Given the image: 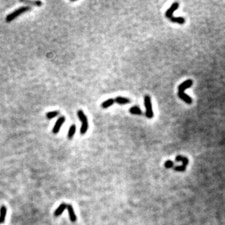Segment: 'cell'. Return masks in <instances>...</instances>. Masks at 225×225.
I'll use <instances>...</instances> for the list:
<instances>
[{"instance_id": "15", "label": "cell", "mask_w": 225, "mask_h": 225, "mask_svg": "<svg viewBox=\"0 0 225 225\" xmlns=\"http://www.w3.org/2000/svg\"><path fill=\"white\" fill-rule=\"evenodd\" d=\"M176 162H179V161H182V163H183V165L186 166L188 165V163H189V160H188L187 157H184V156H182V155H178L176 157Z\"/></svg>"}, {"instance_id": "19", "label": "cell", "mask_w": 225, "mask_h": 225, "mask_svg": "<svg viewBox=\"0 0 225 225\" xmlns=\"http://www.w3.org/2000/svg\"><path fill=\"white\" fill-rule=\"evenodd\" d=\"M186 166L184 165H180V166H176V167L173 168V169H174V170H176V171H179V172H183V171H185V170H186Z\"/></svg>"}, {"instance_id": "3", "label": "cell", "mask_w": 225, "mask_h": 225, "mask_svg": "<svg viewBox=\"0 0 225 225\" xmlns=\"http://www.w3.org/2000/svg\"><path fill=\"white\" fill-rule=\"evenodd\" d=\"M77 116L79 117V120L82 122V126L80 128V134L84 135L86 133L88 129V117L85 115V113L83 112L82 110H78L77 111Z\"/></svg>"}, {"instance_id": "13", "label": "cell", "mask_w": 225, "mask_h": 225, "mask_svg": "<svg viewBox=\"0 0 225 225\" xmlns=\"http://www.w3.org/2000/svg\"><path fill=\"white\" fill-rule=\"evenodd\" d=\"M129 111H130V114H137V115H142V114H143V112H142V109H141L139 108V107H137V106H135V107H131V108L130 109V110H129Z\"/></svg>"}, {"instance_id": "10", "label": "cell", "mask_w": 225, "mask_h": 225, "mask_svg": "<svg viewBox=\"0 0 225 225\" xmlns=\"http://www.w3.org/2000/svg\"><path fill=\"white\" fill-rule=\"evenodd\" d=\"M114 101L119 104H128V103H130V100L129 99V98H124V97L118 96L116 98H114Z\"/></svg>"}, {"instance_id": "4", "label": "cell", "mask_w": 225, "mask_h": 225, "mask_svg": "<svg viewBox=\"0 0 225 225\" xmlns=\"http://www.w3.org/2000/svg\"><path fill=\"white\" fill-rule=\"evenodd\" d=\"M144 105L146 107V113L145 115L147 118L151 119L154 116V113H153L152 110V106H151V98L148 95H146L144 96Z\"/></svg>"}, {"instance_id": "1", "label": "cell", "mask_w": 225, "mask_h": 225, "mask_svg": "<svg viewBox=\"0 0 225 225\" xmlns=\"http://www.w3.org/2000/svg\"><path fill=\"white\" fill-rule=\"evenodd\" d=\"M192 84H193V81H192V79H187V80L182 82V83L179 85V88H178V95H179V97L182 101H184L185 103H186V104H192V99L191 97H189V95L184 93V90L186 89H187V88H190L192 85Z\"/></svg>"}, {"instance_id": "9", "label": "cell", "mask_w": 225, "mask_h": 225, "mask_svg": "<svg viewBox=\"0 0 225 225\" xmlns=\"http://www.w3.org/2000/svg\"><path fill=\"white\" fill-rule=\"evenodd\" d=\"M67 204H66V203H61V205H60V206L58 207V208H57L56 210H55V214H54V215H55V217H59V216L61 215V214H62L63 212H64V210H65V208H67Z\"/></svg>"}, {"instance_id": "2", "label": "cell", "mask_w": 225, "mask_h": 225, "mask_svg": "<svg viewBox=\"0 0 225 225\" xmlns=\"http://www.w3.org/2000/svg\"><path fill=\"white\" fill-rule=\"evenodd\" d=\"M31 10H32V7H31L30 6H24V7H20L19 9L15 10L14 12H13V13H10V15H8L7 16V18H6V21H7V23H10V22L15 20L16 18L18 17L19 15H20L23 14V13H26V12L28 11H30Z\"/></svg>"}, {"instance_id": "14", "label": "cell", "mask_w": 225, "mask_h": 225, "mask_svg": "<svg viewBox=\"0 0 225 225\" xmlns=\"http://www.w3.org/2000/svg\"><path fill=\"white\" fill-rule=\"evenodd\" d=\"M114 102H115V101H114V98H109V99L107 100V101H105L104 102H103L102 104H101V107H102L103 109H107L108 108V107L112 106Z\"/></svg>"}, {"instance_id": "5", "label": "cell", "mask_w": 225, "mask_h": 225, "mask_svg": "<svg viewBox=\"0 0 225 225\" xmlns=\"http://www.w3.org/2000/svg\"><path fill=\"white\" fill-rule=\"evenodd\" d=\"M65 120L66 118L64 116H61V117H60L57 120L56 123H55V125H54L53 127V133L54 134H57V133L59 132L60 129H61V126L64 125Z\"/></svg>"}, {"instance_id": "12", "label": "cell", "mask_w": 225, "mask_h": 225, "mask_svg": "<svg viewBox=\"0 0 225 225\" xmlns=\"http://www.w3.org/2000/svg\"><path fill=\"white\" fill-rule=\"evenodd\" d=\"M169 20L172 22H174V23H179V24L182 25L185 23V19L183 17H174V16H172L169 18Z\"/></svg>"}, {"instance_id": "16", "label": "cell", "mask_w": 225, "mask_h": 225, "mask_svg": "<svg viewBox=\"0 0 225 225\" xmlns=\"http://www.w3.org/2000/svg\"><path fill=\"white\" fill-rule=\"evenodd\" d=\"M75 132H76V125H72L69 128V130L68 131V136H67V137H68L69 139H71L74 137Z\"/></svg>"}, {"instance_id": "11", "label": "cell", "mask_w": 225, "mask_h": 225, "mask_svg": "<svg viewBox=\"0 0 225 225\" xmlns=\"http://www.w3.org/2000/svg\"><path fill=\"white\" fill-rule=\"evenodd\" d=\"M6 214H7V208L5 206H2L0 209V224L5 221Z\"/></svg>"}, {"instance_id": "17", "label": "cell", "mask_w": 225, "mask_h": 225, "mask_svg": "<svg viewBox=\"0 0 225 225\" xmlns=\"http://www.w3.org/2000/svg\"><path fill=\"white\" fill-rule=\"evenodd\" d=\"M60 112L58 111H50L46 114V117L48 120H52V119L55 118V117H57L58 115H59Z\"/></svg>"}, {"instance_id": "18", "label": "cell", "mask_w": 225, "mask_h": 225, "mask_svg": "<svg viewBox=\"0 0 225 225\" xmlns=\"http://www.w3.org/2000/svg\"><path fill=\"white\" fill-rule=\"evenodd\" d=\"M173 165H174V163L171 160H167L165 163V167L166 168H173Z\"/></svg>"}, {"instance_id": "8", "label": "cell", "mask_w": 225, "mask_h": 225, "mask_svg": "<svg viewBox=\"0 0 225 225\" xmlns=\"http://www.w3.org/2000/svg\"><path fill=\"white\" fill-rule=\"evenodd\" d=\"M20 2L24 3V4H29V5L36 6V7H41L42 4V2L41 1H30V0H20Z\"/></svg>"}, {"instance_id": "7", "label": "cell", "mask_w": 225, "mask_h": 225, "mask_svg": "<svg viewBox=\"0 0 225 225\" xmlns=\"http://www.w3.org/2000/svg\"><path fill=\"white\" fill-rule=\"evenodd\" d=\"M67 208L68 209L69 214V218L71 221L74 222L76 220V214H75L74 209H73V207L71 205H67Z\"/></svg>"}, {"instance_id": "6", "label": "cell", "mask_w": 225, "mask_h": 225, "mask_svg": "<svg viewBox=\"0 0 225 225\" xmlns=\"http://www.w3.org/2000/svg\"><path fill=\"white\" fill-rule=\"evenodd\" d=\"M179 4L178 2H174L172 4V5L170 6V8L168 9V10H167V11L165 12V16L167 18H170V17H172L173 14V12L175 11L176 10H177L178 8H179Z\"/></svg>"}]
</instances>
